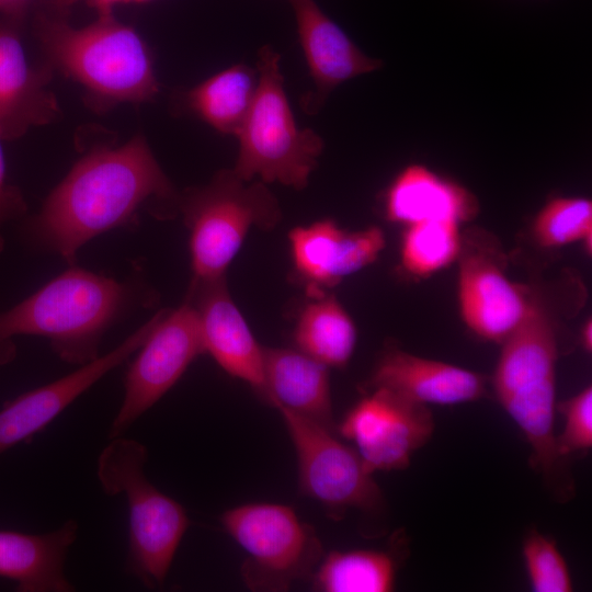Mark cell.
<instances>
[{
	"label": "cell",
	"instance_id": "12",
	"mask_svg": "<svg viewBox=\"0 0 592 592\" xmlns=\"http://www.w3.org/2000/svg\"><path fill=\"white\" fill-rule=\"evenodd\" d=\"M162 312L153 315L112 351L5 402L0 410V454L45 429L79 396L138 351Z\"/></svg>",
	"mask_w": 592,
	"mask_h": 592
},
{
	"label": "cell",
	"instance_id": "13",
	"mask_svg": "<svg viewBox=\"0 0 592 592\" xmlns=\"http://www.w3.org/2000/svg\"><path fill=\"white\" fill-rule=\"evenodd\" d=\"M186 299L198 314L205 353L227 374L244 380L265 399L263 348L232 301L225 277L192 281Z\"/></svg>",
	"mask_w": 592,
	"mask_h": 592
},
{
	"label": "cell",
	"instance_id": "30",
	"mask_svg": "<svg viewBox=\"0 0 592 592\" xmlns=\"http://www.w3.org/2000/svg\"><path fill=\"white\" fill-rule=\"evenodd\" d=\"M78 0H49L56 9L65 11L67 8L76 3ZM89 3L96 9L99 15L112 14L113 8L119 3H127L130 0H88Z\"/></svg>",
	"mask_w": 592,
	"mask_h": 592
},
{
	"label": "cell",
	"instance_id": "33",
	"mask_svg": "<svg viewBox=\"0 0 592 592\" xmlns=\"http://www.w3.org/2000/svg\"><path fill=\"white\" fill-rule=\"evenodd\" d=\"M146 1H149V0H130V2H137V3H141V2H146Z\"/></svg>",
	"mask_w": 592,
	"mask_h": 592
},
{
	"label": "cell",
	"instance_id": "11",
	"mask_svg": "<svg viewBox=\"0 0 592 592\" xmlns=\"http://www.w3.org/2000/svg\"><path fill=\"white\" fill-rule=\"evenodd\" d=\"M339 430L355 443L373 474L408 467L412 454L430 440L434 421L425 405L377 387L350 410Z\"/></svg>",
	"mask_w": 592,
	"mask_h": 592
},
{
	"label": "cell",
	"instance_id": "5",
	"mask_svg": "<svg viewBox=\"0 0 592 592\" xmlns=\"http://www.w3.org/2000/svg\"><path fill=\"white\" fill-rule=\"evenodd\" d=\"M147 448L140 442L112 437L98 458L96 476L106 494H125L127 499V570L146 587L159 588L190 521L179 502L147 479Z\"/></svg>",
	"mask_w": 592,
	"mask_h": 592
},
{
	"label": "cell",
	"instance_id": "25",
	"mask_svg": "<svg viewBox=\"0 0 592 592\" xmlns=\"http://www.w3.org/2000/svg\"><path fill=\"white\" fill-rule=\"evenodd\" d=\"M458 225L454 220L408 225L400 250L402 267L410 274L428 276L449 265L460 251Z\"/></svg>",
	"mask_w": 592,
	"mask_h": 592
},
{
	"label": "cell",
	"instance_id": "22",
	"mask_svg": "<svg viewBox=\"0 0 592 592\" xmlns=\"http://www.w3.org/2000/svg\"><path fill=\"white\" fill-rule=\"evenodd\" d=\"M258 72L232 65L187 91V107L221 134L237 136L253 102Z\"/></svg>",
	"mask_w": 592,
	"mask_h": 592
},
{
	"label": "cell",
	"instance_id": "2",
	"mask_svg": "<svg viewBox=\"0 0 592 592\" xmlns=\"http://www.w3.org/2000/svg\"><path fill=\"white\" fill-rule=\"evenodd\" d=\"M156 295L138 274L117 281L70 265L34 294L0 312V366L16 354V335H41L73 365L99 357L104 334L128 315L152 307Z\"/></svg>",
	"mask_w": 592,
	"mask_h": 592
},
{
	"label": "cell",
	"instance_id": "26",
	"mask_svg": "<svg viewBox=\"0 0 592 592\" xmlns=\"http://www.w3.org/2000/svg\"><path fill=\"white\" fill-rule=\"evenodd\" d=\"M536 241L545 248L584 242L591 252L592 202L585 197H556L548 201L533 223Z\"/></svg>",
	"mask_w": 592,
	"mask_h": 592
},
{
	"label": "cell",
	"instance_id": "9",
	"mask_svg": "<svg viewBox=\"0 0 592 592\" xmlns=\"http://www.w3.org/2000/svg\"><path fill=\"white\" fill-rule=\"evenodd\" d=\"M277 409L295 446L304 496L321 503L332 517L348 509L374 511L382 505V491L357 451L340 442L334 432Z\"/></svg>",
	"mask_w": 592,
	"mask_h": 592
},
{
	"label": "cell",
	"instance_id": "10",
	"mask_svg": "<svg viewBox=\"0 0 592 592\" xmlns=\"http://www.w3.org/2000/svg\"><path fill=\"white\" fill-rule=\"evenodd\" d=\"M205 353L202 325L190 300L163 312L138 349L124 378V399L110 428V439L124 432Z\"/></svg>",
	"mask_w": 592,
	"mask_h": 592
},
{
	"label": "cell",
	"instance_id": "14",
	"mask_svg": "<svg viewBox=\"0 0 592 592\" xmlns=\"http://www.w3.org/2000/svg\"><path fill=\"white\" fill-rule=\"evenodd\" d=\"M295 270L315 296L373 263L385 247L382 229L346 231L330 219L289 232Z\"/></svg>",
	"mask_w": 592,
	"mask_h": 592
},
{
	"label": "cell",
	"instance_id": "31",
	"mask_svg": "<svg viewBox=\"0 0 592 592\" xmlns=\"http://www.w3.org/2000/svg\"><path fill=\"white\" fill-rule=\"evenodd\" d=\"M35 0H0V11L20 19Z\"/></svg>",
	"mask_w": 592,
	"mask_h": 592
},
{
	"label": "cell",
	"instance_id": "32",
	"mask_svg": "<svg viewBox=\"0 0 592 592\" xmlns=\"http://www.w3.org/2000/svg\"><path fill=\"white\" fill-rule=\"evenodd\" d=\"M581 342L587 352L592 350V323L591 320L585 321L582 332H581Z\"/></svg>",
	"mask_w": 592,
	"mask_h": 592
},
{
	"label": "cell",
	"instance_id": "29",
	"mask_svg": "<svg viewBox=\"0 0 592 592\" xmlns=\"http://www.w3.org/2000/svg\"><path fill=\"white\" fill-rule=\"evenodd\" d=\"M25 212L26 203L22 193L19 189L8 184L5 181V163L0 144V252L4 247L1 228L8 221L23 216Z\"/></svg>",
	"mask_w": 592,
	"mask_h": 592
},
{
	"label": "cell",
	"instance_id": "16",
	"mask_svg": "<svg viewBox=\"0 0 592 592\" xmlns=\"http://www.w3.org/2000/svg\"><path fill=\"white\" fill-rule=\"evenodd\" d=\"M457 296L466 326L480 338L494 342H502L532 305L498 265L480 255L462 260Z\"/></svg>",
	"mask_w": 592,
	"mask_h": 592
},
{
	"label": "cell",
	"instance_id": "28",
	"mask_svg": "<svg viewBox=\"0 0 592 592\" xmlns=\"http://www.w3.org/2000/svg\"><path fill=\"white\" fill-rule=\"evenodd\" d=\"M565 417L562 433L556 437L559 456L565 458L592 447V388L588 386L559 405Z\"/></svg>",
	"mask_w": 592,
	"mask_h": 592
},
{
	"label": "cell",
	"instance_id": "23",
	"mask_svg": "<svg viewBox=\"0 0 592 592\" xmlns=\"http://www.w3.org/2000/svg\"><path fill=\"white\" fill-rule=\"evenodd\" d=\"M295 342L298 350L328 367H344L356 344L353 320L332 296H315L300 312Z\"/></svg>",
	"mask_w": 592,
	"mask_h": 592
},
{
	"label": "cell",
	"instance_id": "18",
	"mask_svg": "<svg viewBox=\"0 0 592 592\" xmlns=\"http://www.w3.org/2000/svg\"><path fill=\"white\" fill-rule=\"evenodd\" d=\"M59 107L47 89V73L32 68L18 33L0 27V137H21L30 127L57 117Z\"/></svg>",
	"mask_w": 592,
	"mask_h": 592
},
{
	"label": "cell",
	"instance_id": "4",
	"mask_svg": "<svg viewBox=\"0 0 592 592\" xmlns=\"http://www.w3.org/2000/svg\"><path fill=\"white\" fill-rule=\"evenodd\" d=\"M502 343L493 376L496 395L528 442L532 466L551 481L562 464L554 434L558 348L553 322L532 301Z\"/></svg>",
	"mask_w": 592,
	"mask_h": 592
},
{
	"label": "cell",
	"instance_id": "17",
	"mask_svg": "<svg viewBox=\"0 0 592 592\" xmlns=\"http://www.w3.org/2000/svg\"><path fill=\"white\" fill-rule=\"evenodd\" d=\"M371 387L425 406H451L480 399L486 380L476 372L394 349L377 362Z\"/></svg>",
	"mask_w": 592,
	"mask_h": 592
},
{
	"label": "cell",
	"instance_id": "6",
	"mask_svg": "<svg viewBox=\"0 0 592 592\" xmlns=\"http://www.w3.org/2000/svg\"><path fill=\"white\" fill-rule=\"evenodd\" d=\"M280 55L271 47L259 50L258 84L251 107L237 138L235 173L244 181L259 177L304 189L323 150L320 135L300 128L284 90Z\"/></svg>",
	"mask_w": 592,
	"mask_h": 592
},
{
	"label": "cell",
	"instance_id": "24",
	"mask_svg": "<svg viewBox=\"0 0 592 592\" xmlns=\"http://www.w3.org/2000/svg\"><path fill=\"white\" fill-rule=\"evenodd\" d=\"M322 592H388L396 580V561L382 550L331 551L312 573Z\"/></svg>",
	"mask_w": 592,
	"mask_h": 592
},
{
	"label": "cell",
	"instance_id": "20",
	"mask_svg": "<svg viewBox=\"0 0 592 592\" xmlns=\"http://www.w3.org/2000/svg\"><path fill=\"white\" fill-rule=\"evenodd\" d=\"M263 357L264 400L335 432L329 367L299 350L263 349Z\"/></svg>",
	"mask_w": 592,
	"mask_h": 592
},
{
	"label": "cell",
	"instance_id": "8",
	"mask_svg": "<svg viewBox=\"0 0 592 592\" xmlns=\"http://www.w3.org/2000/svg\"><path fill=\"white\" fill-rule=\"evenodd\" d=\"M221 523L248 555L241 576L253 591H286L312 576L322 557L314 527L291 506L249 503L227 510Z\"/></svg>",
	"mask_w": 592,
	"mask_h": 592
},
{
	"label": "cell",
	"instance_id": "15",
	"mask_svg": "<svg viewBox=\"0 0 592 592\" xmlns=\"http://www.w3.org/2000/svg\"><path fill=\"white\" fill-rule=\"evenodd\" d=\"M315 93L301 100L303 110L316 113L341 83L369 73L382 61L365 55L315 0H288Z\"/></svg>",
	"mask_w": 592,
	"mask_h": 592
},
{
	"label": "cell",
	"instance_id": "27",
	"mask_svg": "<svg viewBox=\"0 0 592 592\" xmlns=\"http://www.w3.org/2000/svg\"><path fill=\"white\" fill-rule=\"evenodd\" d=\"M523 558L532 589L536 592H570L569 568L556 543L532 531L523 543Z\"/></svg>",
	"mask_w": 592,
	"mask_h": 592
},
{
	"label": "cell",
	"instance_id": "19",
	"mask_svg": "<svg viewBox=\"0 0 592 592\" xmlns=\"http://www.w3.org/2000/svg\"><path fill=\"white\" fill-rule=\"evenodd\" d=\"M77 532L75 520L44 534L1 530L0 577L14 581L21 592L73 591L64 565Z\"/></svg>",
	"mask_w": 592,
	"mask_h": 592
},
{
	"label": "cell",
	"instance_id": "7",
	"mask_svg": "<svg viewBox=\"0 0 592 592\" xmlns=\"http://www.w3.org/2000/svg\"><path fill=\"white\" fill-rule=\"evenodd\" d=\"M178 209L190 232L193 281L225 277L249 229H272L282 216L264 182L244 181L234 170L219 171L207 184L180 193Z\"/></svg>",
	"mask_w": 592,
	"mask_h": 592
},
{
	"label": "cell",
	"instance_id": "1",
	"mask_svg": "<svg viewBox=\"0 0 592 592\" xmlns=\"http://www.w3.org/2000/svg\"><path fill=\"white\" fill-rule=\"evenodd\" d=\"M180 193L141 136L81 157L26 225L31 243L75 265L79 250L110 230L137 226L139 212L179 213Z\"/></svg>",
	"mask_w": 592,
	"mask_h": 592
},
{
	"label": "cell",
	"instance_id": "3",
	"mask_svg": "<svg viewBox=\"0 0 592 592\" xmlns=\"http://www.w3.org/2000/svg\"><path fill=\"white\" fill-rule=\"evenodd\" d=\"M35 31L49 60L80 83L98 109L144 103L159 92L147 44L113 14L73 27L62 16L42 12Z\"/></svg>",
	"mask_w": 592,
	"mask_h": 592
},
{
	"label": "cell",
	"instance_id": "21",
	"mask_svg": "<svg viewBox=\"0 0 592 592\" xmlns=\"http://www.w3.org/2000/svg\"><path fill=\"white\" fill-rule=\"evenodd\" d=\"M477 209V200L467 189L421 164L406 167L385 195L387 219L407 226L426 220L459 224L474 217Z\"/></svg>",
	"mask_w": 592,
	"mask_h": 592
}]
</instances>
